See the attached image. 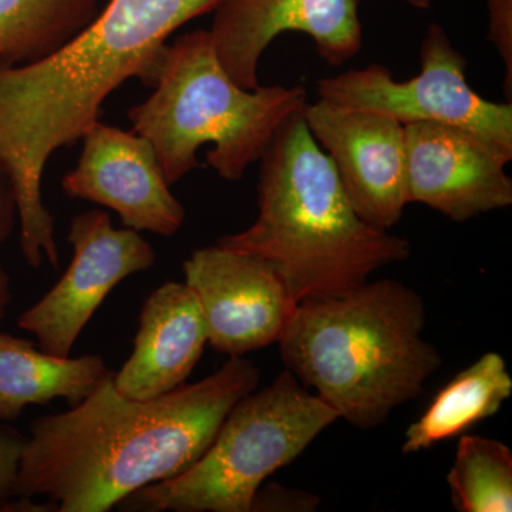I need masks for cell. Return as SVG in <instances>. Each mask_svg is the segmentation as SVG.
Masks as SVG:
<instances>
[{
    "label": "cell",
    "mask_w": 512,
    "mask_h": 512,
    "mask_svg": "<svg viewBox=\"0 0 512 512\" xmlns=\"http://www.w3.org/2000/svg\"><path fill=\"white\" fill-rule=\"evenodd\" d=\"M104 380L69 412L30 424L15 497H46L57 512H107L148 485L194 466L238 400L258 389L244 356L201 382L148 400L130 399Z\"/></svg>",
    "instance_id": "1"
},
{
    "label": "cell",
    "mask_w": 512,
    "mask_h": 512,
    "mask_svg": "<svg viewBox=\"0 0 512 512\" xmlns=\"http://www.w3.org/2000/svg\"><path fill=\"white\" fill-rule=\"evenodd\" d=\"M221 0H109L70 42L37 62H0V158L15 187L20 248L32 269L59 268L55 220L43 204L50 157L99 121L130 79L154 86L168 39Z\"/></svg>",
    "instance_id": "2"
},
{
    "label": "cell",
    "mask_w": 512,
    "mask_h": 512,
    "mask_svg": "<svg viewBox=\"0 0 512 512\" xmlns=\"http://www.w3.org/2000/svg\"><path fill=\"white\" fill-rule=\"evenodd\" d=\"M302 111L282 124L259 160L254 224L217 242L274 266L295 305L353 291L412 252L406 238L356 214Z\"/></svg>",
    "instance_id": "3"
},
{
    "label": "cell",
    "mask_w": 512,
    "mask_h": 512,
    "mask_svg": "<svg viewBox=\"0 0 512 512\" xmlns=\"http://www.w3.org/2000/svg\"><path fill=\"white\" fill-rule=\"evenodd\" d=\"M423 298L396 279L306 299L279 339L286 370L356 429L383 426L443 365L423 338Z\"/></svg>",
    "instance_id": "4"
},
{
    "label": "cell",
    "mask_w": 512,
    "mask_h": 512,
    "mask_svg": "<svg viewBox=\"0 0 512 512\" xmlns=\"http://www.w3.org/2000/svg\"><path fill=\"white\" fill-rule=\"evenodd\" d=\"M153 89L128 119L153 146L170 185L200 167L197 153L208 143L214 148L207 164L225 180H241L282 124L308 103L301 86H239L222 67L208 30L167 43Z\"/></svg>",
    "instance_id": "5"
},
{
    "label": "cell",
    "mask_w": 512,
    "mask_h": 512,
    "mask_svg": "<svg viewBox=\"0 0 512 512\" xmlns=\"http://www.w3.org/2000/svg\"><path fill=\"white\" fill-rule=\"evenodd\" d=\"M338 414L289 370L238 400L185 473L121 501L123 511L252 512L266 478L301 456Z\"/></svg>",
    "instance_id": "6"
},
{
    "label": "cell",
    "mask_w": 512,
    "mask_h": 512,
    "mask_svg": "<svg viewBox=\"0 0 512 512\" xmlns=\"http://www.w3.org/2000/svg\"><path fill=\"white\" fill-rule=\"evenodd\" d=\"M467 60L437 23L421 45V72L397 82L387 67L372 64L318 83L319 99L375 111L402 124L436 123L476 134L512 160V106L485 100L468 86Z\"/></svg>",
    "instance_id": "7"
},
{
    "label": "cell",
    "mask_w": 512,
    "mask_h": 512,
    "mask_svg": "<svg viewBox=\"0 0 512 512\" xmlns=\"http://www.w3.org/2000/svg\"><path fill=\"white\" fill-rule=\"evenodd\" d=\"M67 241L73 259L60 281L19 316L18 326L36 336L49 355L69 357L74 343L114 286L156 262L140 232L113 227L110 215L90 210L76 215Z\"/></svg>",
    "instance_id": "8"
},
{
    "label": "cell",
    "mask_w": 512,
    "mask_h": 512,
    "mask_svg": "<svg viewBox=\"0 0 512 512\" xmlns=\"http://www.w3.org/2000/svg\"><path fill=\"white\" fill-rule=\"evenodd\" d=\"M184 275L217 352L239 357L279 342L296 305L265 259L215 244L195 251Z\"/></svg>",
    "instance_id": "9"
},
{
    "label": "cell",
    "mask_w": 512,
    "mask_h": 512,
    "mask_svg": "<svg viewBox=\"0 0 512 512\" xmlns=\"http://www.w3.org/2000/svg\"><path fill=\"white\" fill-rule=\"evenodd\" d=\"M302 114L356 214L383 231L399 224L409 205L404 124L386 114L322 99L306 103Z\"/></svg>",
    "instance_id": "10"
},
{
    "label": "cell",
    "mask_w": 512,
    "mask_h": 512,
    "mask_svg": "<svg viewBox=\"0 0 512 512\" xmlns=\"http://www.w3.org/2000/svg\"><path fill=\"white\" fill-rule=\"evenodd\" d=\"M210 33L225 72L239 86L258 89L259 60L285 32L305 33L320 57L339 67L362 49L359 0H221Z\"/></svg>",
    "instance_id": "11"
},
{
    "label": "cell",
    "mask_w": 512,
    "mask_h": 512,
    "mask_svg": "<svg viewBox=\"0 0 512 512\" xmlns=\"http://www.w3.org/2000/svg\"><path fill=\"white\" fill-rule=\"evenodd\" d=\"M82 154L62 187L70 198L94 202L120 215L134 231L173 237L185 221L153 146L136 131L96 121L83 137Z\"/></svg>",
    "instance_id": "12"
},
{
    "label": "cell",
    "mask_w": 512,
    "mask_h": 512,
    "mask_svg": "<svg viewBox=\"0 0 512 512\" xmlns=\"http://www.w3.org/2000/svg\"><path fill=\"white\" fill-rule=\"evenodd\" d=\"M406 184L420 202L454 222L512 205L510 161L476 134L436 123L404 124Z\"/></svg>",
    "instance_id": "13"
},
{
    "label": "cell",
    "mask_w": 512,
    "mask_h": 512,
    "mask_svg": "<svg viewBox=\"0 0 512 512\" xmlns=\"http://www.w3.org/2000/svg\"><path fill=\"white\" fill-rule=\"evenodd\" d=\"M207 343L197 296L185 282H165L144 302L133 353L114 373V387L130 399L163 396L190 377Z\"/></svg>",
    "instance_id": "14"
},
{
    "label": "cell",
    "mask_w": 512,
    "mask_h": 512,
    "mask_svg": "<svg viewBox=\"0 0 512 512\" xmlns=\"http://www.w3.org/2000/svg\"><path fill=\"white\" fill-rule=\"evenodd\" d=\"M113 375L99 355L53 356L30 340L0 333V421L19 419L26 407L55 399L76 406Z\"/></svg>",
    "instance_id": "15"
},
{
    "label": "cell",
    "mask_w": 512,
    "mask_h": 512,
    "mask_svg": "<svg viewBox=\"0 0 512 512\" xmlns=\"http://www.w3.org/2000/svg\"><path fill=\"white\" fill-rule=\"evenodd\" d=\"M511 394L512 377L504 357L497 352L485 353L434 394L404 434L403 454L420 453L458 439L500 412Z\"/></svg>",
    "instance_id": "16"
},
{
    "label": "cell",
    "mask_w": 512,
    "mask_h": 512,
    "mask_svg": "<svg viewBox=\"0 0 512 512\" xmlns=\"http://www.w3.org/2000/svg\"><path fill=\"white\" fill-rule=\"evenodd\" d=\"M100 12V0H0V62L26 64L55 53Z\"/></svg>",
    "instance_id": "17"
},
{
    "label": "cell",
    "mask_w": 512,
    "mask_h": 512,
    "mask_svg": "<svg viewBox=\"0 0 512 512\" xmlns=\"http://www.w3.org/2000/svg\"><path fill=\"white\" fill-rule=\"evenodd\" d=\"M447 484L458 512H511V448L490 437L463 434Z\"/></svg>",
    "instance_id": "18"
},
{
    "label": "cell",
    "mask_w": 512,
    "mask_h": 512,
    "mask_svg": "<svg viewBox=\"0 0 512 512\" xmlns=\"http://www.w3.org/2000/svg\"><path fill=\"white\" fill-rule=\"evenodd\" d=\"M26 436L0 421V511L15 498L20 458L25 448Z\"/></svg>",
    "instance_id": "19"
},
{
    "label": "cell",
    "mask_w": 512,
    "mask_h": 512,
    "mask_svg": "<svg viewBox=\"0 0 512 512\" xmlns=\"http://www.w3.org/2000/svg\"><path fill=\"white\" fill-rule=\"evenodd\" d=\"M316 495L289 490L281 485H262L252 503V511H313L318 507Z\"/></svg>",
    "instance_id": "20"
},
{
    "label": "cell",
    "mask_w": 512,
    "mask_h": 512,
    "mask_svg": "<svg viewBox=\"0 0 512 512\" xmlns=\"http://www.w3.org/2000/svg\"><path fill=\"white\" fill-rule=\"evenodd\" d=\"M487 3L490 10V39L507 64L508 84L511 87L512 0H487Z\"/></svg>",
    "instance_id": "21"
},
{
    "label": "cell",
    "mask_w": 512,
    "mask_h": 512,
    "mask_svg": "<svg viewBox=\"0 0 512 512\" xmlns=\"http://www.w3.org/2000/svg\"><path fill=\"white\" fill-rule=\"evenodd\" d=\"M18 201L8 168L0 158V247L8 241L18 220Z\"/></svg>",
    "instance_id": "22"
},
{
    "label": "cell",
    "mask_w": 512,
    "mask_h": 512,
    "mask_svg": "<svg viewBox=\"0 0 512 512\" xmlns=\"http://www.w3.org/2000/svg\"><path fill=\"white\" fill-rule=\"evenodd\" d=\"M12 301V291H10V276L3 265L0 264V320L5 318L8 306Z\"/></svg>",
    "instance_id": "23"
},
{
    "label": "cell",
    "mask_w": 512,
    "mask_h": 512,
    "mask_svg": "<svg viewBox=\"0 0 512 512\" xmlns=\"http://www.w3.org/2000/svg\"><path fill=\"white\" fill-rule=\"evenodd\" d=\"M406 2L417 9H427L431 5V0H406Z\"/></svg>",
    "instance_id": "24"
}]
</instances>
